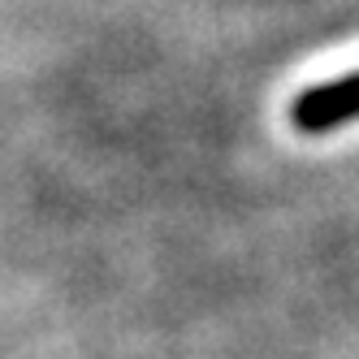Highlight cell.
<instances>
[{
  "label": "cell",
  "mask_w": 359,
  "mask_h": 359,
  "mask_svg": "<svg viewBox=\"0 0 359 359\" xmlns=\"http://www.w3.org/2000/svg\"><path fill=\"white\" fill-rule=\"evenodd\" d=\"M290 113L303 126H329L359 113V57L325 61L290 91Z\"/></svg>",
  "instance_id": "1"
}]
</instances>
